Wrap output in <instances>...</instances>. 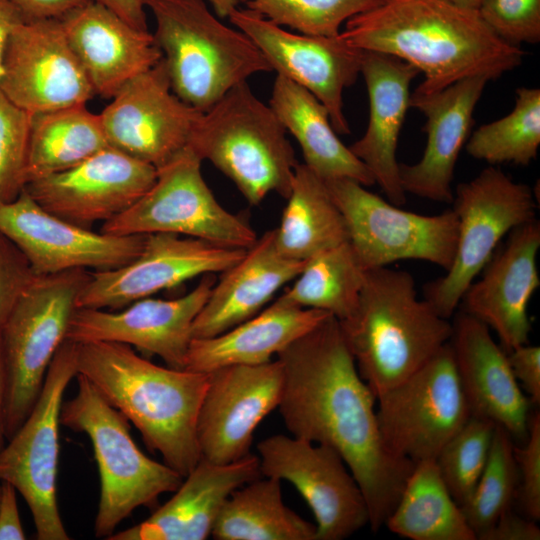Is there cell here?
Instances as JSON below:
<instances>
[{"label":"cell","mask_w":540,"mask_h":540,"mask_svg":"<svg viewBox=\"0 0 540 540\" xmlns=\"http://www.w3.org/2000/svg\"><path fill=\"white\" fill-rule=\"evenodd\" d=\"M279 412L294 437L334 449L358 482L378 531L415 463L391 454L380 434L376 397L360 376L332 315L281 351Z\"/></svg>","instance_id":"1"},{"label":"cell","mask_w":540,"mask_h":540,"mask_svg":"<svg viewBox=\"0 0 540 540\" xmlns=\"http://www.w3.org/2000/svg\"><path fill=\"white\" fill-rule=\"evenodd\" d=\"M340 35L355 48L392 55L424 73L418 94L472 76L494 80L521 65L525 55L494 33L477 10L448 0H384L347 20Z\"/></svg>","instance_id":"2"},{"label":"cell","mask_w":540,"mask_h":540,"mask_svg":"<svg viewBox=\"0 0 540 540\" xmlns=\"http://www.w3.org/2000/svg\"><path fill=\"white\" fill-rule=\"evenodd\" d=\"M77 374L138 429L146 446L185 477L199 462L196 422L208 373L162 367L118 342L77 343Z\"/></svg>","instance_id":"3"},{"label":"cell","mask_w":540,"mask_h":540,"mask_svg":"<svg viewBox=\"0 0 540 540\" xmlns=\"http://www.w3.org/2000/svg\"><path fill=\"white\" fill-rule=\"evenodd\" d=\"M339 324L375 397L416 372L453 332L449 319L418 298L413 276L388 266L366 271L354 310Z\"/></svg>","instance_id":"4"},{"label":"cell","mask_w":540,"mask_h":540,"mask_svg":"<svg viewBox=\"0 0 540 540\" xmlns=\"http://www.w3.org/2000/svg\"><path fill=\"white\" fill-rule=\"evenodd\" d=\"M172 91L204 112L234 86L272 71L256 44L222 23L205 0H143Z\"/></svg>","instance_id":"5"},{"label":"cell","mask_w":540,"mask_h":540,"mask_svg":"<svg viewBox=\"0 0 540 540\" xmlns=\"http://www.w3.org/2000/svg\"><path fill=\"white\" fill-rule=\"evenodd\" d=\"M275 112L247 81L202 112L188 144L237 187L253 206L269 193L287 198L296 165L293 147Z\"/></svg>","instance_id":"6"},{"label":"cell","mask_w":540,"mask_h":540,"mask_svg":"<svg viewBox=\"0 0 540 540\" xmlns=\"http://www.w3.org/2000/svg\"><path fill=\"white\" fill-rule=\"evenodd\" d=\"M76 378L77 393L62 403L60 424L90 439L100 478L94 532L108 539L136 508L155 505L184 477L147 457L133 440L126 417L87 378L81 374Z\"/></svg>","instance_id":"7"},{"label":"cell","mask_w":540,"mask_h":540,"mask_svg":"<svg viewBox=\"0 0 540 540\" xmlns=\"http://www.w3.org/2000/svg\"><path fill=\"white\" fill-rule=\"evenodd\" d=\"M89 277L90 272L80 268L37 276L1 327L6 441L35 405Z\"/></svg>","instance_id":"8"},{"label":"cell","mask_w":540,"mask_h":540,"mask_svg":"<svg viewBox=\"0 0 540 540\" xmlns=\"http://www.w3.org/2000/svg\"><path fill=\"white\" fill-rule=\"evenodd\" d=\"M452 203L458 220L453 262L445 275L423 288L424 299L446 319L455 313L463 294L491 259L501 239L514 228L536 219L531 188L515 182L495 166L460 183Z\"/></svg>","instance_id":"9"},{"label":"cell","mask_w":540,"mask_h":540,"mask_svg":"<svg viewBox=\"0 0 540 540\" xmlns=\"http://www.w3.org/2000/svg\"><path fill=\"white\" fill-rule=\"evenodd\" d=\"M202 160L186 146L156 168L152 186L127 210L103 223L110 235L175 233L249 249L257 235L242 217L215 198L201 172Z\"/></svg>","instance_id":"10"},{"label":"cell","mask_w":540,"mask_h":540,"mask_svg":"<svg viewBox=\"0 0 540 540\" xmlns=\"http://www.w3.org/2000/svg\"><path fill=\"white\" fill-rule=\"evenodd\" d=\"M77 373V343L65 339L35 405L0 450V481L12 484L24 498L38 540L70 539L58 508L56 480L62 399Z\"/></svg>","instance_id":"11"},{"label":"cell","mask_w":540,"mask_h":540,"mask_svg":"<svg viewBox=\"0 0 540 540\" xmlns=\"http://www.w3.org/2000/svg\"><path fill=\"white\" fill-rule=\"evenodd\" d=\"M324 182L344 218L348 242L366 271L406 259L449 269L458 235L452 209L422 215L387 202L352 179Z\"/></svg>","instance_id":"12"},{"label":"cell","mask_w":540,"mask_h":540,"mask_svg":"<svg viewBox=\"0 0 540 540\" xmlns=\"http://www.w3.org/2000/svg\"><path fill=\"white\" fill-rule=\"evenodd\" d=\"M382 440L413 463L434 459L469 419L450 342L407 379L376 397Z\"/></svg>","instance_id":"13"},{"label":"cell","mask_w":540,"mask_h":540,"mask_svg":"<svg viewBox=\"0 0 540 540\" xmlns=\"http://www.w3.org/2000/svg\"><path fill=\"white\" fill-rule=\"evenodd\" d=\"M262 476L290 482L311 509L317 540H342L369 525L364 494L331 447L282 434L257 444Z\"/></svg>","instance_id":"14"},{"label":"cell","mask_w":540,"mask_h":540,"mask_svg":"<svg viewBox=\"0 0 540 540\" xmlns=\"http://www.w3.org/2000/svg\"><path fill=\"white\" fill-rule=\"evenodd\" d=\"M246 251L175 233L146 234L140 254L132 261L90 272L76 307L122 309L197 276L222 273Z\"/></svg>","instance_id":"15"},{"label":"cell","mask_w":540,"mask_h":540,"mask_svg":"<svg viewBox=\"0 0 540 540\" xmlns=\"http://www.w3.org/2000/svg\"><path fill=\"white\" fill-rule=\"evenodd\" d=\"M231 24L260 49L271 70L311 92L327 109L337 134H349L343 92L360 74L363 51L335 37L295 33L259 13L234 9Z\"/></svg>","instance_id":"16"},{"label":"cell","mask_w":540,"mask_h":540,"mask_svg":"<svg viewBox=\"0 0 540 540\" xmlns=\"http://www.w3.org/2000/svg\"><path fill=\"white\" fill-rule=\"evenodd\" d=\"M0 91L30 115L84 105L95 95L59 18L29 19L13 29Z\"/></svg>","instance_id":"17"},{"label":"cell","mask_w":540,"mask_h":540,"mask_svg":"<svg viewBox=\"0 0 540 540\" xmlns=\"http://www.w3.org/2000/svg\"><path fill=\"white\" fill-rule=\"evenodd\" d=\"M0 232L23 252L37 276L121 267L140 254L146 236L93 232L45 210L25 189L0 203Z\"/></svg>","instance_id":"18"},{"label":"cell","mask_w":540,"mask_h":540,"mask_svg":"<svg viewBox=\"0 0 540 540\" xmlns=\"http://www.w3.org/2000/svg\"><path fill=\"white\" fill-rule=\"evenodd\" d=\"M111 99L99 114L108 145L155 168L187 146L202 114L172 91L162 59Z\"/></svg>","instance_id":"19"},{"label":"cell","mask_w":540,"mask_h":540,"mask_svg":"<svg viewBox=\"0 0 540 540\" xmlns=\"http://www.w3.org/2000/svg\"><path fill=\"white\" fill-rule=\"evenodd\" d=\"M277 358L260 365L226 366L208 373L196 422L201 458L228 464L250 454L254 431L282 396Z\"/></svg>","instance_id":"20"},{"label":"cell","mask_w":540,"mask_h":540,"mask_svg":"<svg viewBox=\"0 0 540 540\" xmlns=\"http://www.w3.org/2000/svg\"><path fill=\"white\" fill-rule=\"evenodd\" d=\"M215 283V276L206 274L194 289L175 299L146 297L118 311L76 308L66 339L127 344L159 356L168 367L185 369L194 320Z\"/></svg>","instance_id":"21"},{"label":"cell","mask_w":540,"mask_h":540,"mask_svg":"<svg viewBox=\"0 0 540 540\" xmlns=\"http://www.w3.org/2000/svg\"><path fill=\"white\" fill-rule=\"evenodd\" d=\"M156 168L107 147L65 171L25 186L45 210L89 228L132 206L154 183Z\"/></svg>","instance_id":"22"},{"label":"cell","mask_w":540,"mask_h":540,"mask_svg":"<svg viewBox=\"0 0 540 540\" xmlns=\"http://www.w3.org/2000/svg\"><path fill=\"white\" fill-rule=\"evenodd\" d=\"M540 223L526 222L509 232L504 247L494 252L481 279L468 287L462 311L493 329L509 352L526 344L531 331L528 305L540 286L537 255Z\"/></svg>","instance_id":"23"},{"label":"cell","mask_w":540,"mask_h":540,"mask_svg":"<svg viewBox=\"0 0 540 540\" xmlns=\"http://www.w3.org/2000/svg\"><path fill=\"white\" fill-rule=\"evenodd\" d=\"M452 325L449 342L470 415L525 440L531 401L512 373L507 352L495 342L486 324L463 311Z\"/></svg>","instance_id":"24"},{"label":"cell","mask_w":540,"mask_h":540,"mask_svg":"<svg viewBox=\"0 0 540 540\" xmlns=\"http://www.w3.org/2000/svg\"><path fill=\"white\" fill-rule=\"evenodd\" d=\"M488 81L483 75L472 76L438 92L410 95V107L426 116L427 144L417 163L399 165L406 194L452 203L455 166L470 135L475 106Z\"/></svg>","instance_id":"25"},{"label":"cell","mask_w":540,"mask_h":540,"mask_svg":"<svg viewBox=\"0 0 540 540\" xmlns=\"http://www.w3.org/2000/svg\"><path fill=\"white\" fill-rule=\"evenodd\" d=\"M95 95L111 99L129 80L162 59L153 34L91 0L59 17Z\"/></svg>","instance_id":"26"},{"label":"cell","mask_w":540,"mask_h":540,"mask_svg":"<svg viewBox=\"0 0 540 540\" xmlns=\"http://www.w3.org/2000/svg\"><path fill=\"white\" fill-rule=\"evenodd\" d=\"M360 73L369 98V121L364 135L349 148L368 168L389 202L402 206L406 193L396 150L410 107V84L420 71L392 55L363 51Z\"/></svg>","instance_id":"27"},{"label":"cell","mask_w":540,"mask_h":540,"mask_svg":"<svg viewBox=\"0 0 540 540\" xmlns=\"http://www.w3.org/2000/svg\"><path fill=\"white\" fill-rule=\"evenodd\" d=\"M259 458L216 464L201 458L175 494L143 522L113 533L108 540H204L228 497L261 477Z\"/></svg>","instance_id":"28"},{"label":"cell","mask_w":540,"mask_h":540,"mask_svg":"<svg viewBox=\"0 0 540 540\" xmlns=\"http://www.w3.org/2000/svg\"><path fill=\"white\" fill-rule=\"evenodd\" d=\"M305 262L283 256L276 247L275 229L265 232L216 280L194 320L193 338L216 336L255 316L300 274Z\"/></svg>","instance_id":"29"},{"label":"cell","mask_w":540,"mask_h":540,"mask_svg":"<svg viewBox=\"0 0 540 540\" xmlns=\"http://www.w3.org/2000/svg\"><path fill=\"white\" fill-rule=\"evenodd\" d=\"M329 315L277 298L266 309L221 334L193 338L185 369L209 373L226 366L268 363Z\"/></svg>","instance_id":"30"},{"label":"cell","mask_w":540,"mask_h":540,"mask_svg":"<svg viewBox=\"0 0 540 540\" xmlns=\"http://www.w3.org/2000/svg\"><path fill=\"white\" fill-rule=\"evenodd\" d=\"M269 106L298 142L304 164L322 180L375 184L368 168L338 138L326 107L311 92L277 74Z\"/></svg>","instance_id":"31"},{"label":"cell","mask_w":540,"mask_h":540,"mask_svg":"<svg viewBox=\"0 0 540 540\" xmlns=\"http://www.w3.org/2000/svg\"><path fill=\"white\" fill-rule=\"evenodd\" d=\"M275 243L285 257L306 261L330 248L348 242L344 218L324 180L304 163L295 168Z\"/></svg>","instance_id":"32"},{"label":"cell","mask_w":540,"mask_h":540,"mask_svg":"<svg viewBox=\"0 0 540 540\" xmlns=\"http://www.w3.org/2000/svg\"><path fill=\"white\" fill-rule=\"evenodd\" d=\"M385 525L412 540H476L434 459L415 463Z\"/></svg>","instance_id":"33"},{"label":"cell","mask_w":540,"mask_h":540,"mask_svg":"<svg viewBox=\"0 0 540 540\" xmlns=\"http://www.w3.org/2000/svg\"><path fill=\"white\" fill-rule=\"evenodd\" d=\"M211 536L217 540H317L315 524L284 504L281 481L265 476L231 493Z\"/></svg>","instance_id":"34"},{"label":"cell","mask_w":540,"mask_h":540,"mask_svg":"<svg viewBox=\"0 0 540 540\" xmlns=\"http://www.w3.org/2000/svg\"><path fill=\"white\" fill-rule=\"evenodd\" d=\"M109 147L99 114L86 104L32 115L26 185L70 169Z\"/></svg>","instance_id":"35"},{"label":"cell","mask_w":540,"mask_h":540,"mask_svg":"<svg viewBox=\"0 0 540 540\" xmlns=\"http://www.w3.org/2000/svg\"><path fill=\"white\" fill-rule=\"evenodd\" d=\"M365 275L351 245L345 242L306 260L293 286L278 298L328 312L340 321L354 310Z\"/></svg>","instance_id":"36"},{"label":"cell","mask_w":540,"mask_h":540,"mask_svg":"<svg viewBox=\"0 0 540 540\" xmlns=\"http://www.w3.org/2000/svg\"><path fill=\"white\" fill-rule=\"evenodd\" d=\"M516 103L506 116L475 130L466 143L467 153L491 165H529L540 145V90L520 87Z\"/></svg>","instance_id":"37"},{"label":"cell","mask_w":540,"mask_h":540,"mask_svg":"<svg viewBox=\"0 0 540 540\" xmlns=\"http://www.w3.org/2000/svg\"><path fill=\"white\" fill-rule=\"evenodd\" d=\"M514 446L512 436L496 425L484 470L472 495L461 506L476 540L512 508L519 484Z\"/></svg>","instance_id":"38"},{"label":"cell","mask_w":540,"mask_h":540,"mask_svg":"<svg viewBox=\"0 0 540 540\" xmlns=\"http://www.w3.org/2000/svg\"><path fill=\"white\" fill-rule=\"evenodd\" d=\"M496 425L470 416L435 458L438 471L457 504L472 495L486 465Z\"/></svg>","instance_id":"39"},{"label":"cell","mask_w":540,"mask_h":540,"mask_svg":"<svg viewBox=\"0 0 540 540\" xmlns=\"http://www.w3.org/2000/svg\"><path fill=\"white\" fill-rule=\"evenodd\" d=\"M384 0H252L247 8L301 34L335 37L350 18Z\"/></svg>","instance_id":"40"},{"label":"cell","mask_w":540,"mask_h":540,"mask_svg":"<svg viewBox=\"0 0 540 540\" xmlns=\"http://www.w3.org/2000/svg\"><path fill=\"white\" fill-rule=\"evenodd\" d=\"M31 119L0 91V203L14 200L26 186Z\"/></svg>","instance_id":"41"},{"label":"cell","mask_w":540,"mask_h":540,"mask_svg":"<svg viewBox=\"0 0 540 540\" xmlns=\"http://www.w3.org/2000/svg\"><path fill=\"white\" fill-rule=\"evenodd\" d=\"M477 11L511 45L540 41V0H482Z\"/></svg>","instance_id":"42"},{"label":"cell","mask_w":540,"mask_h":540,"mask_svg":"<svg viewBox=\"0 0 540 540\" xmlns=\"http://www.w3.org/2000/svg\"><path fill=\"white\" fill-rule=\"evenodd\" d=\"M519 484L516 498L525 515L535 521L540 519V414L530 418L529 431L524 445L514 446Z\"/></svg>","instance_id":"43"},{"label":"cell","mask_w":540,"mask_h":540,"mask_svg":"<svg viewBox=\"0 0 540 540\" xmlns=\"http://www.w3.org/2000/svg\"><path fill=\"white\" fill-rule=\"evenodd\" d=\"M36 277L23 252L0 232V329Z\"/></svg>","instance_id":"44"},{"label":"cell","mask_w":540,"mask_h":540,"mask_svg":"<svg viewBox=\"0 0 540 540\" xmlns=\"http://www.w3.org/2000/svg\"><path fill=\"white\" fill-rule=\"evenodd\" d=\"M514 377L531 403L540 402V347L523 344L507 352Z\"/></svg>","instance_id":"45"},{"label":"cell","mask_w":540,"mask_h":540,"mask_svg":"<svg viewBox=\"0 0 540 540\" xmlns=\"http://www.w3.org/2000/svg\"><path fill=\"white\" fill-rule=\"evenodd\" d=\"M540 529L536 521L516 514L512 508L504 512L499 519L477 540H539Z\"/></svg>","instance_id":"46"},{"label":"cell","mask_w":540,"mask_h":540,"mask_svg":"<svg viewBox=\"0 0 540 540\" xmlns=\"http://www.w3.org/2000/svg\"><path fill=\"white\" fill-rule=\"evenodd\" d=\"M0 540L26 538L21 523L15 487L6 481L0 483Z\"/></svg>","instance_id":"47"},{"label":"cell","mask_w":540,"mask_h":540,"mask_svg":"<svg viewBox=\"0 0 540 540\" xmlns=\"http://www.w3.org/2000/svg\"><path fill=\"white\" fill-rule=\"evenodd\" d=\"M29 19L59 18L91 0H9Z\"/></svg>","instance_id":"48"},{"label":"cell","mask_w":540,"mask_h":540,"mask_svg":"<svg viewBox=\"0 0 540 540\" xmlns=\"http://www.w3.org/2000/svg\"><path fill=\"white\" fill-rule=\"evenodd\" d=\"M119 15L133 27L148 31L143 0H94Z\"/></svg>","instance_id":"49"},{"label":"cell","mask_w":540,"mask_h":540,"mask_svg":"<svg viewBox=\"0 0 540 540\" xmlns=\"http://www.w3.org/2000/svg\"><path fill=\"white\" fill-rule=\"evenodd\" d=\"M27 20L22 12L9 0H0V78L3 72V57L7 41L13 29Z\"/></svg>","instance_id":"50"},{"label":"cell","mask_w":540,"mask_h":540,"mask_svg":"<svg viewBox=\"0 0 540 540\" xmlns=\"http://www.w3.org/2000/svg\"><path fill=\"white\" fill-rule=\"evenodd\" d=\"M5 381L0 350V450L6 443L4 433Z\"/></svg>","instance_id":"51"},{"label":"cell","mask_w":540,"mask_h":540,"mask_svg":"<svg viewBox=\"0 0 540 540\" xmlns=\"http://www.w3.org/2000/svg\"><path fill=\"white\" fill-rule=\"evenodd\" d=\"M207 1L213 8L216 16L220 18H225L229 16V14L237 8L238 1L237 0H205Z\"/></svg>","instance_id":"52"},{"label":"cell","mask_w":540,"mask_h":540,"mask_svg":"<svg viewBox=\"0 0 540 540\" xmlns=\"http://www.w3.org/2000/svg\"><path fill=\"white\" fill-rule=\"evenodd\" d=\"M449 2L455 4L456 6L470 9V10H478L482 0H448Z\"/></svg>","instance_id":"53"},{"label":"cell","mask_w":540,"mask_h":540,"mask_svg":"<svg viewBox=\"0 0 540 540\" xmlns=\"http://www.w3.org/2000/svg\"><path fill=\"white\" fill-rule=\"evenodd\" d=\"M237 1H238V3H246L247 4L248 2H250L252 0H237Z\"/></svg>","instance_id":"54"},{"label":"cell","mask_w":540,"mask_h":540,"mask_svg":"<svg viewBox=\"0 0 540 540\" xmlns=\"http://www.w3.org/2000/svg\"><path fill=\"white\" fill-rule=\"evenodd\" d=\"M0 490H1V488H0Z\"/></svg>","instance_id":"55"}]
</instances>
